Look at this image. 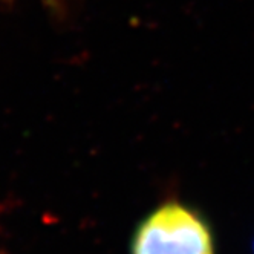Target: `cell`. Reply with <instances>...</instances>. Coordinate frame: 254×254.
Masks as SVG:
<instances>
[{
    "label": "cell",
    "instance_id": "6da1fadb",
    "mask_svg": "<svg viewBox=\"0 0 254 254\" xmlns=\"http://www.w3.org/2000/svg\"><path fill=\"white\" fill-rule=\"evenodd\" d=\"M132 254H214V247L201 216L179 202H166L138 225Z\"/></svg>",
    "mask_w": 254,
    "mask_h": 254
}]
</instances>
